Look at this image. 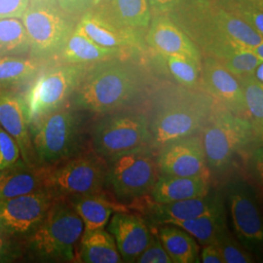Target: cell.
Listing matches in <instances>:
<instances>
[{
	"label": "cell",
	"mask_w": 263,
	"mask_h": 263,
	"mask_svg": "<svg viewBox=\"0 0 263 263\" xmlns=\"http://www.w3.org/2000/svg\"><path fill=\"white\" fill-rule=\"evenodd\" d=\"M28 49V39L22 20L0 19V52H22Z\"/></svg>",
	"instance_id": "cell-32"
},
{
	"label": "cell",
	"mask_w": 263,
	"mask_h": 263,
	"mask_svg": "<svg viewBox=\"0 0 263 263\" xmlns=\"http://www.w3.org/2000/svg\"><path fill=\"white\" fill-rule=\"evenodd\" d=\"M19 146L6 131L0 128V171L19 163Z\"/></svg>",
	"instance_id": "cell-36"
},
{
	"label": "cell",
	"mask_w": 263,
	"mask_h": 263,
	"mask_svg": "<svg viewBox=\"0 0 263 263\" xmlns=\"http://www.w3.org/2000/svg\"><path fill=\"white\" fill-rule=\"evenodd\" d=\"M160 175L178 177H210L200 133L169 141L157 151Z\"/></svg>",
	"instance_id": "cell-14"
},
{
	"label": "cell",
	"mask_w": 263,
	"mask_h": 263,
	"mask_svg": "<svg viewBox=\"0 0 263 263\" xmlns=\"http://www.w3.org/2000/svg\"><path fill=\"white\" fill-rule=\"evenodd\" d=\"M30 6H49L59 7L56 0H28Z\"/></svg>",
	"instance_id": "cell-43"
},
{
	"label": "cell",
	"mask_w": 263,
	"mask_h": 263,
	"mask_svg": "<svg viewBox=\"0 0 263 263\" xmlns=\"http://www.w3.org/2000/svg\"><path fill=\"white\" fill-rule=\"evenodd\" d=\"M251 52L254 54V56L257 57L259 60L263 61V42L252 48Z\"/></svg>",
	"instance_id": "cell-45"
},
{
	"label": "cell",
	"mask_w": 263,
	"mask_h": 263,
	"mask_svg": "<svg viewBox=\"0 0 263 263\" xmlns=\"http://www.w3.org/2000/svg\"><path fill=\"white\" fill-rule=\"evenodd\" d=\"M83 221L84 231L104 229L115 212L126 211L104 194V191L66 199Z\"/></svg>",
	"instance_id": "cell-25"
},
{
	"label": "cell",
	"mask_w": 263,
	"mask_h": 263,
	"mask_svg": "<svg viewBox=\"0 0 263 263\" xmlns=\"http://www.w3.org/2000/svg\"><path fill=\"white\" fill-rule=\"evenodd\" d=\"M215 106V100L202 89L179 84L162 87L154 93L147 114L149 145L157 151L169 141L199 134Z\"/></svg>",
	"instance_id": "cell-3"
},
{
	"label": "cell",
	"mask_w": 263,
	"mask_h": 263,
	"mask_svg": "<svg viewBox=\"0 0 263 263\" xmlns=\"http://www.w3.org/2000/svg\"><path fill=\"white\" fill-rule=\"evenodd\" d=\"M28 5V0H0V19H21Z\"/></svg>",
	"instance_id": "cell-38"
},
{
	"label": "cell",
	"mask_w": 263,
	"mask_h": 263,
	"mask_svg": "<svg viewBox=\"0 0 263 263\" xmlns=\"http://www.w3.org/2000/svg\"><path fill=\"white\" fill-rule=\"evenodd\" d=\"M56 197L48 190L0 201V229L7 235L26 237L46 216Z\"/></svg>",
	"instance_id": "cell-13"
},
{
	"label": "cell",
	"mask_w": 263,
	"mask_h": 263,
	"mask_svg": "<svg viewBox=\"0 0 263 263\" xmlns=\"http://www.w3.org/2000/svg\"><path fill=\"white\" fill-rule=\"evenodd\" d=\"M7 238L8 235L0 229V261H5L9 258L15 257L18 253L17 250L9 244Z\"/></svg>",
	"instance_id": "cell-42"
},
{
	"label": "cell",
	"mask_w": 263,
	"mask_h": 263,
	"mask_svg": "<svg viewBox=\"0 0 263 263\" xmlns=\"http://www.w3.org/2000/svg\"><path fill=\"white\" fill-rule=\"evenodd\" d=\"M60 9L66 12V14L82 15L85 12L93 9L95 0H56Z\"/></svg>",
	"instance_id": "cell-39"
},
{
	"label": "cell",
	"mask_w": 263,
	"mask_h": 263,
	"mask_svg": "<svg viewBox=\"0 0 263 263\" xmlns=\"http://www.w3.org/2000/svg\"><path fill=\"white\" fill-rule=\"evenodd\" d=\"M216 245L222 256L223 263H252L254 262L253 256L246 250L239 241L230 234L229 229L220 235Z\"/></svg>",
	"instance_id": "cell-35"
},
{
	"label": "cell",
	"mask_w": 263,
	"mask_h": 263,
	"mask_svg": "<svg viewBox=\"0 0 263 263\" xmlns=\"http://www.w3.org/2000/svg\"><path fill=\"white\" fill-rule=\"evenodd\" d=\"M87 68L84 65L66 63L38 76L24 99L28 126L64 106L80 84Z\"/></svg>",
	"instance_id": "cell-10"
},
{
	"label": "cell",
	"mask_w": 263,
	"mask_h": 263,
	"mask_svg": "<svg viewBox=\"0 0 263 263\" xmlns=\"http://www.w3.org/2000/svg\"><path fill=\"white\" fill-rule=\"evenodd\" d=\"M149 142L148 115L134 109L104 114L92 129L93 151L104 160L124 151L149 145Z\"/></svg>",
	"instance_id": "cell-8"
},
{
	"label": "cell",
	"mask_w": 263,
	"mask_h": 263,
	"mask_svg": "<svg viewBox=\"0 0 263 263\" xmlns=\"http://www.w3.org/2000/svg\"><path fill=\"white\" fill-rule=\"evenodd\" d=\"M208 168L221 175L228 171L236 157L249 151L258 137L252 123L222 106H215L200 132Z\"/></svg>",
	"instance_id": "cell-5"
},
{
	"label": "cell",
	"mask_w": 263,
	"mask_h": 263,
	"mask_svg": "<svg viewBox=\"0 0 263 263\" xmlns=\"http://www.w3.org/2000/svg\"><path fill=\"white\" fill-rule=\"evenodd\" d=\"M138 263H173L158 237H152L151 243L137 258Z\"/></svg>",
	"instance_id": "cell-37"
},
{
	"label": "cell",
	"mask_w": 263,
	"mask_h": 263,
	"mask_svg": "<svg viewBox=\"0 0 263 263\" xmlns=\"http://www.w3.org/2000/svg\"><path fill=\"white\" fill-rule=\"evenodd\" d=\"M211 191L209 177H178L159 175L151 189V199L157 204L200 197Z\"/></svg>",
	"instance_id": "cell-22"
},
{
	"label": "cell",
	"mask_w": 263,
	"mask_h": 263,
	"mask_svg": "<svg viewBox=\"0 0 263 263\" xmlns=\"http://www.w3.org/2000/svg\"><path fill=\"white\" fill-rule=\"evenodd\" d=\"M200 262L223 263L222 256L216 244L205 245L200 253Z\"/></svg>",
	"instance_id": "cell-41"
},
{
	"label": "cell",
	"mask_w": 263,
	"mask_h": 263,
	"mask_svg": "<svg viewBox=\"0 0 263 263\" xmlns=\"http://www.w3.org/2000/svg\"><path fill=\"white\" fill-rule=\"evenodd\" d=\"M85 34L97 44L124 51H141L145 44L144 33L119 28L99 15L94 9L82 14L77 24Z\"/></svg>",
	"instance_id": "cell-18"
},
{
	"label": "cell",
	"mask_w": 263,
	"mask_h": 263,
	"mask_svg": "<svg viewBox=\"0 0 263 263\" xmlns=\"http://www.w3.org/2000/svg\"><path fill=\"white\" fill-rule=\"evenodd\" d=\"M84 224L70 203L56 198L53 205L27 237L25 249L39 261H76V249Z\"/></svg>",
	"instance_id": "cell-4"
},
{
	"label": "cell",
	"mask_w": 263,
	"mask_h": 263,
	"mask_svg": "<svg viewBox=\"0 0 263 263\" xmlns=\"http://www.w3.org/2000/svg\"><path fill=\"white\" fill-rule=\"evenodd\" d=\"M249 121L252 123L255 134L262 138L263 134V84L259 83L254 74L238 77Z\"/></svg>",
	"instance_id": "cell-29"
},
{
	"label": "cell",
	"mask_w": 263,
	"mask_h": 263,
	"mask_svg": "<svg viewBox=\"0 0 263 263\" xmlns=\"http://www.w3.org/2000/svg\"><path fill=\"white\" fill-rule=\"evenodd\" d=\"M107 228L123 262H136L153 237L149 226L142 217L126 211L115 212Z\"/></svg>",
	"instance_id": "cell-17"
},
{
	"label": "cell",
	"mask_w": 263,
	"mask_h": 263,
	"mask_svg": "<svg viewBox=\"0 0 263 263\" xmlns=\"http://www.w3.org/2000/svg\"><path fill=\"white\" fill-rule=\"evenodd\" d=\"M202 56L219 60L232 49L251 50L263 36L226 9L218 0H181L167 13Z\"/></svg>",
	"instance_id": "cell-1"
},
{
	"label": "cell",
	"mask_w": 263,
	"mask_h": 263,
	"mask_svg": "<svg viewBox=\"0 0 263 263\" xmlns=\"http://www.w3.org/2000/svg\"><path fill=\"white\" fill-rule=\"evenodd\" d=\"M217 61L237 78L253 73L255 67L263 62L254 56L251 50L242 48H235L228 51Z\"/></svg>",
	"instance_id": "cell-34"
},
{
	"label": "cell",
	"mask_w": 263,
	"mask_h": 263,
	"mask_svg": "<svg viewBox=\"0 0 263 263\" xmlns=\"http://www.w3.org/2000/svg\"><path fill=\"white\" fill-rule=\"evenodd\" d=\"M227 212L237 240L246 250L259 253L263 244L262 216L253 186L241 178L226 187Z\"/></svg>",
	"instance_id": "cell-12"
},
{
	"label": "cell",
	"mask_w": 263,
	"mask_h": 263,
	"mask_svg": "<svg viewBox=\"0 0 263 263\" xmlns=\"http://www.w3.org/2000/svg\"><path fill=\"white\" fill-rule=\"evenodd\" d=\"M151 9V15L167 14L174 9L181 0H146Z\"/></svg>",
	"instance_id": "cell-40"
},
{
	"label": "cell",
	"mask_w": 263,
	"mask_h": 263,
	"mask_svg": "<svg viewBox=\"0 0 263 263\" xmlns=\"http://www.w3.org/2000/svg\"><path fill=\"white\" fill-rule=\"evenodd\" d=\"M200 86L216 104L248 119L244 95L238 78L213 57H205L202 60Z\"/></svg>",
	"instance_id": "cell-15"
},
{
	"label": "cell",
	"mask_w": 263,
	"mask_h": 263,
	"mask_svg": "<svg viewBox=\"0 0 263 263\" xmlns=\"http://www.w3.org/2000/svg\"><path fill=\"white\" fill-rule=\"evenodd\" d=\"M45 189L56 198L103 191L105 180V160L96 153L73 155L53 166H45Z\"/></svg>",
	"instance_id": "cell-9"
},
{
	"label": "cell",
	"mask_w": 263,
	"mask_h": 263,
	"mask_svg": "<svg viewBox=\"0 0 263 263\" xmlns=\"http://www.w3.org/2000/svg\"><path fill=\"white\" fill-rule=\"evenodd\" d=\"M40 65L37 61L18 58L0 57V84L25 82L37 76Z\"/></svg>",
	"instance_id": "cell-31"
},
{
	"label": "cell",
	"mask_w": 263,
	"mask_h": 263,
	"mask_svg": "<svg viewBox=\"0 0 263 263\" xmlns=\"http://www.w3.org/2000/svg\"><path fill=\"white\" fill-rule=\"evenodd\" d=\"M220 4L263 36V4L253 0H218Z\"/></svg>",
	"instance_id": "cell-33"
},
{
	"label": "cell",
	"mask_w": 263,
	"mask_h": 263,
	"mask_svg": "<svg viewBox=\"0 0 263 263\" xmlns=\"http://www.w3.org/2000/svg\"><path fill=\"white\" fill-rule=\"evenodd\" d=\"M158 239L172 262H200V246L196 239L179 226L161 224Z\"/></svg>",
	"instance_id": "cell-27"
},
{
	"label": "cell",
	"mask_w": 263,
	"mask_h": 263,
	"mask_svg": "<svg viewBox=\"0 0 263 263\" xmlns=\"http://www.w3.org/2000/svg\"><path fill=\"white\" fill-rule=\"evenodd\" d=\"M69 16L60 7L28 5L21 20L33 56L48 59L59 55L76 28Z\"/></svg>",
	"instance_id": "cell-11"
},
{
	"label": "cell",
	"mask_w": 263,
	"mask_h": 263,
	"mask_svg": "<svg viewBox=\"0 0 263 263\" xmlns=\"http://www.w3.org/2000/svg\"><path fill=\"white\" fill-rule=\"evenodd\" d=\"M46 167L17 163L0 171V201L45 189Z\"/></svg>",
	"instance_id": "cell-21"
},
{
	"label": "cell",
	"mask_w": 263,
	"mask_h": 263,
	"mask_svg": "<svg viewBox=\"0 0 263 263\" xmlns=\"http://www.w3.org/2000/svg\"><path fill=\"white\" fill-rule=\"evenodd\" d=\"M253 74H254V78H255L259 83H262L263 84V62L255 67Z\"/></svg>",
	"instance_id": "cell-44"
},
{
	"label": "cell",
	"mask_w": 263,
	"mask_h": 263,
	"mask_svg": "<svg viewBox=\"0 0 263 263\" xmlns=\"http://www.w3.org/2000/svg\"><path fill=\"white\" fill-rule=\"evenodd\" d=\"M156 154L151 145H144L105 159V180L118 201L130 203L151 193L158 179Z\"/></svg>",
	"instance_id": "cell-6"
},
{
	"label": "cell",
	"mask_w": 263,
	"mask_h": 263,
	"mask_svg": "<svg viewBox=\"0 0 263 263\" xmlns=\"http://www.w3.org/2000/svg\"><path fill=\"white\" fill-rule=\"evenodd\" d=\"M79 259L85 263L123 262L112 236L104 228L83 232Z\"/></svg>",
	"instance_id": "cell-28"
},
{
	"label": "cell",
	"mask_w": 263,
	"mask_h": 263,
	"mask_svg": "<svg viewBox=\"0 0 263 263\" xmlns=\"http://www.w3.org/2000/svg\"><path fill=\"white\" fill-rule=\"evenodd\" d=\"M144 41L158 55L185 57L202 63L203 56L197 46L170 19L168 14L152 16Z\"/></svg>",
	"instance_id": "cell-16"
},
{
	"label": "cell",
	"mask_w": 263,
	"mask_h": 263,
	"mask_svg": "<svg viewBox=\"0 0 263 263\" xmlns=\"http://www.w3.org/2000/svg\"><path fill=\"white\" fill-rule=\"evenodd\" d=\"M93 9L119 28L144 34L152 18L146 0H101Z\"/></svg>",
	"instance_id": "cell-20"
},
{
	"label": "cell",
	"mask_w": 263,
	"mask_h": 263,
	"mask_svg": "<svg viewBox=\"0 0 263 263\" xmlns=\"http://www.w3.org/2000/svg\"><path fill=\"white\" fill-rule=\"evenodd\" d=\"M253 1H255V2H257L259 4H263V0H253Z\"/></svg>",
	"instance_id": "cell-46"
},
{
	"label": "cell",
	"mask_w": 263,
	"mask_h": 263,
	"mask_svg": "<svg viewBox=\"0 0 263 263\" xmlns=\"http://www.w3.org/2000/svg\"><path fill=\"white\" fill-rule=\"evenodd\" d=\"M100 1H101V0H95V6H96V5H97V4H98Z\"/></svg>",
	"instance_id": "cell-47"
},
{
	"label": "cell",
	"mask_w": 263,
	"mask_h": 263,
	"mask_svg": "<svg viewBox=\"0 0 263 263\" xmlns=\"http://www.w3.org/2000/svg\"><path fill=\"white\" fill-rule=\"evenodd\" d=\"M158 57L178 84L190 89H199L202 63L185 57L173 55H158Z\"/></svg>",
	"instance_id": "cell-30"
},
{
	"label": "cell",
	"mask_w": 263,
	"mask_h": 263,
	"mask_svg": "<svg viewBox=\"0 0 263 263\" xmlns=\"http://www.w3.org/2000/svg\"><path fill=\"white\" fill-rule=\"evenodd\" d=\"M126 53L127 51L124 50L103 47L97 44L85 34L78 25H76L59 56L66 64L91 66L105 60L125 57Z\"/></svg>",
	"instance_id": "cell-23"
},
{
	"label": "cell",
	"mask_w": 263,
	"mask_h": 263,
	"mask_svg": "<svg viewBox=\"0 0 263 263\" xmlns=\"http://www.w3.org/2000/svg\"><path fill=\"white\" fill-rule=\"evenodd\" d=\"M76 111L64 105L34 124L32 146L37 165L53 166L76 155L80 138Z\"/></svg>",
	"instance_id": "cell-7"
},
{
	"label": "cell",
	"mask_w": 263,
	"mask_h": 263,
	"mask_svg": "<svg viewBox=\"0 0 263 263\" xmlns=\"http://www.w3.org/2000/svg\"><path fill=\"white\" fill-rule=\"evenodd\" d=\"M0 125L17 142L24 163L37 165L22 97L0 90Z\"/></svg>",
	"instance_id": "cell-19"
},
{
	"label": "cell",
	"mask_w": 263,
	"mask_h": 263,
	"mask_svg": "<svg viewBox=\"0 0 263 263\" xmlns=\"http://www.w3.org/2000/svg\"><path fill=\"white\" fill-rule=\"evenodd\" d=\"M146 89V76L138 63L113 58L87 68L71 96V107L99 114L126 109L140 102Z\"/></svg>",
	"instance_id": "cell-2"
},
{
	"label": "cell",
	"mask_w": 263,
	"mask_h": 263,
	"mask_svg": "<svg viewBox=\"0 0 263 263\" xmlns=\"http://www.w3.org/2000/svg\"><path fill=\"white\" fill-rule=\"evenodd\" d=\"M170 224L182 228L193 236L200 245L216 244L220 235L228 230L224 197L221 195L215 205L202 216Z\"/></svg>",
	"instance_id": "cell-26"
},
{
	"label": "cell",
	"mask_w": 263,
	"mask_h": 263,
	"mask_svg": "<svg viewBox=\"0 0 263 263\" xmlns=\"http://www.w3.org/2000/svg\"><path fill=\"white\" fill-rule=\"evenodd\" d=\"M221 194L212 190L206 195L172 202L167 204L154 203L149 209L151 221L161 226L190 220L204 215L215 205Z\"/></svg>",
	"instance_id": "cell-24"
}]
</instances>
